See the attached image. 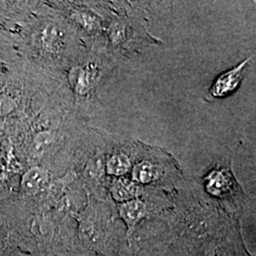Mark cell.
<instances>
[{
    "mask_svg": "<svg viewBox=\"0 0 256 256\" xmlns=\"http://www.w3.org/2000/svg\"><path fill=\"white\" fill-rule=\"evenodd\" d=\"M248 61L250 59H247L238 66L218 76L210 88V94L214 97L222 98L234 92L244 77Z\"/></svg>",
    "mask_w": 256,
    "mask_h": 256,
    "instance_id": "cell-1",
    "label": "cell"
},
{
    "mask_svg": "<svg viewBox=\"0 0 256 256\" xmlns=\"http://www.w3.org/2000/svg\"><path fill=\"white\" fill-rule=\"evenodd\" d=\"M37 45L48 54H57L64 45V30L52 23H46L36 32Z\"/></svg>",
    "mask_w": 256,
    "mask_h": 256,
    "instance_id": "cell-2",
    "label": "cell"
},
{
    "mask_svg": "<svg viewBox=\"0 0 256 256\" xmlns=\"http://www.w3.org/2000/svg\"><path fill=\"white\" fill-rule=\"evenodd\" d=\"M68 79L75 93L79 96H86L95 84L97 72L92 64L78 66L72 68Z\"/></svg>",
    "mask_w": 256,
    "mask_h": 256,
    "instance_id": "cell-3",
    "label": "cell"
},
{
    "mask_svg": "<svg viewBox=\"0 0 256 256\" xmlns=\"http://www.w3.org/2000/svg\"><path fill=\"white\" fill-rule=\"evenodd\" d=\"M50 180V174L46 169L40 166H34L22 176L20 187L24 194H36L46 187Z\"/></svg>",
    "mask_w": 256,
    "mask_h": 256,
    "instance_id": "cell-4",
    "label": "cell"
},
{
    "mask_svg": "<svg viewBox=\"0 0 256 256\" xmlns=\"http://www.w3.org/2000/svg\"><path fill=\"white\" fill-rule=\"evenodd\" d=\"M146 204L138 198L124 202L119 206L120 216L128 226V234H132L138 224L146 216Z\"/></svg>",
    "mask_w": 256,
    "mask_h": 256,
    "instance_id": "cell-5",
    "label": "cell"
},
{
    "mask_svg": "<svg viewBox=\"0 0 256 256\" xmlns=\"http://www.w3.org/2000/svg\"><path fill=\"white\" fill-rule=\"evenodd\" d=\"M140 186L135 182L122 178L114 180L110 187L112 198L122 203L136 200L140 194Z\"/></svg>",
    "mask_w": 256,
    "mask_h": 256,
    "instance_id": "cell-6",
    "label": "cell"
},
{
    "mask_svg": "<svg viewBox=\"0 0 256 256\" xmlns=\"http://www.w3.org/2000/svg\"><path fill=\"white\" fill-rule=\"evenodd\" d=\"M58 140L54 131L43 130L38 132L32 142V152L37 156H43L54 147Z\"/></svg>",
    "mask_w": 256,
    "mask_h": 256,
    "instance_id": "cell-7",
    "label": "cell"
},
{
    "mask_svg": "<svg viewBox=\"0 0 256 256\" xmlns=\"http://www.w3.org/2000/svg\"><path fill=\"white\" fill-rule=\"evenodd\" d=\"M131 169V160L128 156L118 153L111 156L106 162V172L114 176H122Z\"/></svg>",
    "mask_w": 256,
    "mask_h": 256,
    "instance_id": "cell-8",
    "label": "cell"
},
{
    "mask_svg": "<svg viewBox=\"0 0 256 256\" xmlns=\"http://www.w3.org/2000/svg\"><path fill=\"white\" fill-rule=\"evenodd\" d=\"M156 176V168L150 162H140L135 165L132 171L133 182L140 184L152 182Z\"/></svg>",
    "mask_w": 256,
    "mask_h": 256,
    "instance_id": "cell-9",
    "label": "cell"
},
{
    "mask_svg": "<svg viewBox=\"0 0 256 256\" xmlns=\"http://www.w3.org/2000/svg\"><path fill=\"white\" fill-rule=\"evenodd\" d=\"M228 176L223 172H214L208 182V190L214 194H222L229 189Z\"/></svg>",
    "mask_w": 256,
    "mask_h": 256,
    "instance_id": "cell-10",
    "label": "cell"
},
{
    "mask_svg": "<svg viewBox=\"0 0 256 256\" xmlns=\"http://www.w3.org/2000/svg\"><path fill=\"white\" fill-rule=\"evenodd\" d=\"M18 108V102L16 98L7 93L0 94V118H4L10 115Z\"/></svg>",
    "mask_w": 256,
    "mask_h": 256,
    "instance_id": "cell-11",
    "label": "cell"
},
{
    "mask_svg": "<svg viewBox=\"0 0 256 256\" xmlns=\"http://www.w3.org/2000/svg\"><path fill=\"white\" fill-rule=\"evenodd\" d=\"M111 38L115 41V43H122L126 37V26L122 24H115L110 32Z\"/></svg>",
    "mask_w": 256,
    "mask_h": 256,
    "instance_id": "cell-12",
    "label": "cell"
}]
</instances>
